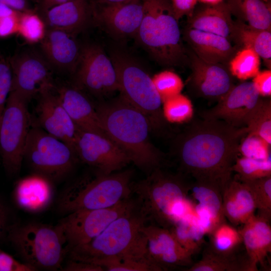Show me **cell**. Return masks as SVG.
Here are the masks:
<instances>
[{"label":"cell","instance_id":"6da1fadb","mask_svg":"<svg viewBox=\"0 0 271 271\" xmlns=\"http://www.w3.org/2000/svg\"><path fill=\"white\" fill-rule=\"evenodd\" d=\"M248 132L220 120H195L178 136L174 153L182 174L208 183L223 193L232 179L241 140Z\"/></svg>","mask_w":271,"mask_h":271},{"label":"cell","instance_id":"7a4b0ae2","mask_svg":"<svg viewBox=\"0 0 271 271\" xmlns=\"http://www.w3.org/2000/svg\"><path fill=\"white\" fill-rule=\"evenodd\" d=\"M107 137L129 157L131 162L148 174L162 168L163 156L150 138L151 124L148 117L120 94L95 107Z\"/></svg>","mask_w":271,"mask_h":271},{"label":"cell","instance_id":"3957f363","mask_svg":"<svg viewBox=\"0 0 271 271\" xmlns=\"http://www.w3.org/2000/svg\"><path fill=\"white\" fill-rule=\"evenodd\" d=\"M181 173L172 174L158 168L145 179L131 182L136 209L151 224L169 229L190 213L188 198L191 184Z\"/></svg>","mask_w":271,"mask_h":271},{"label":"cell","instance_id":"277c9868","mask_svg":"<svg viewBox=\"0 0 271 271\" xmlns=\"http://www.w3.org/2000/svg\"><path fill=\"white\" fill-rule=\"evenodd\" d=\"M145 224V219L135 208L113 220L88 243L71 249L67 255L70 259L95 264L111 257L144 260L153 264L148 257L147 240L142 231Z\"/></svg>","mask_w":271,"mask_h":271},{"label":"cell","instance_id":"5b68a950","mask_svg":"<svg viewBox=\"0 0 271 271\" xmlns=\"http://www.w3.org/2000/svg\"><path fill=\"white\" fill-rule=\"evenodd\" d=\"M178 22L170 0H145L143 19L134 38L159 64L179 66L186 56Z\"/></svg>","mask_w":271,"mask_h":271},{"label":"cell","instance_id":"8992f818","mask_svg":"<svg viewBox=\"0 0 271 271\" xmlns=\"http://www.w3.org/2000/svg\"><path fill=\"white\" fill-rule=\"evenodd\" d=\"M94 172L93 176L82 177L64 189L57 203L60 213L66 215L78 210L107 208L131 196L132 170L108 175Z\"/></svg>","mask_w":271,"mask_h":271},{"label":"cell","instance_id":"52a82bcc","mask_svg":"<svg viewBox=\"0 0 271 271\" xmlns=\"http://www.w3.org/2000/svg\"><path fill=\"white\" fill-rule=\"evenodd\" d=\"M7 242L23 262L36 270H61L67 255L65 239L57 224L20 223L17 221L10 228Z\"/></svg>","mask_w":271,"mask_h":271},{"label":"cell","instance_id":"ba28073f","mask_svg":"<svg viewBox=\"0 0 271 271\" xmlns=\"http://www.w3.org/2000/svg\"><path fill=\"white\" fill-rule=\"evenodd\" d=\"M109 57L116 73L120 95L148 117L152 128L161 127L165 120L162 102L152 77L134 58L121 49L111 50Z\"/></svg>","mask_w":271,"mask_h":271},{"label":"cell","instance_id":"9c48e42d","mask_svg":"<svg viewBox=\"0 0 271 271\" xmlns=\"http://www.w3.org/2000/svg\"><path fill=\"white\" fill-rule=\"evenodd\" d=\"M26 159L36 174L59 181L74 169L78 157L68 144L40 127L30 128L24 150Z\"/></svg>","mask_w":271,"mask_h":271},{"label":"cell","instance_id":"30bf717a","mask_svg":"<svg viewBox=\"0 0 271 271\" xmlns=\"http://www.w3.org/2000/svg\"><path fill=\"white\" fill-rule=\"evenodd\" d=\"M28 103L11 91L0 122V155L4 170L10 177L20 173L24 160L31 128Z\"/></svg>","mask_w":271,"mask_h":271},{"label":"cell","instance_id":"8fae6325","mask_svg":"<svg viewBox=\"0 0 271 271\" xmlns=\"http://www.w3.org/2000/svg\"><path fill=\"white\" fill-rule=\"evenodd\" d=\"M135 208L134 200L131 196L111 207L78 210L65 215L57 225L65 239L67 254L72 248L91 241L113 220Z\"/></svg>","mask_w":271,"mask_h":271},{"label":"cell","instance_id":"7c38bea8","mask_svg":"<svg viewBox=\"0 0 271 271\" xmlns=\"http://www.w3.org/2000/svg\"><path fill=\"white\" fill-rule=\"evenodd\" d=\"M77 85L97 97L119 91L116 73L109 57L96 44L82 47L76 68Z\"/></svg>","mask_w":271,"mask_h":271},{"label":"cell","instance_id":"4fadbf2b","mask_svg":"<svg viewBox=\"0 0 271 271\" xmlns=\"http://www.w3.org/2000/svg\"><path fill=\"white\" fill-rule=\"evenodd\" d=\"M74 150L82 162L104 175L121 171L131 163L127 155L109 138L79 129Z\"/></svg>","mask_w":271,"mask_h":271},{"label":"cell","instance_id":"5bb4252c","mask_svg":"<svg viewBox=\"0 0 271 271\" xmlns=\"http://www.w3.org/2000/svg\"><path fill=\"white\" fill-rule=\"evenodd\" d=\"M262 98L252 82L234 85L212 108L203 112V118L222 120L237 127H246Z\"/></svg>","mask_w":271,"mask_h":271},{"label":"cell","instance_id":"9a60e30c","mask_svg":"<svg viewBox=\"0 0 271 271\" xmlns=\"http://www.w3.org/2000/svg\"><path fill=\"white\" fill-rule=\"evenodd\" d=\"M9 62L12 72L11 91L27 102L54 87L48 63L40 56L24 53L13 57Z\"/></svg>","mask_w":271,"mask_h":271},{"label":"cell","instance_id":"2e32d148","mask_svg":"<svg viewBox=\"0 0 271 271\" xmlns=\"http://www.w3.org/2000/svg\"><path fill=\"white\" fill-rule=\"evenodd\" d=\"M142 231L147 240L150 260L163 270L177 267H190L192 255L177 241L168 229L145 224Z\"/></svg>","mask_w":271,"mask_h":271},{"label":"cell","instance_id":"e0dca14e","mask_svg":"<svg viewBox=\"0 0 271 271\" xmlns=\"http://www.w3.org/2000/svg\"><path fill=\"white\" fill-rule=\"evenodd\" d=\"M98 5V9L93 7V15L110 34L117 38L135 37L143 19L145 1Z\"/></svg>","mask_w":271,"mask_h":271},{"label":"cell","instance_id":"ac0fdd59","mask_svg":"<svg viewBox=\"0 0 271 271\" xmlns=\"http://www.w3.org/2000/svg\"><path fill=\"white\" fill-rule=\"evenodd\" d=\"M190 65V83L200 97L218 101L234 86L231 74L222 64L205 62L193 53Z\"/></svg>","mask_w":271,"mask_h":271},{"label":"cell","instance_id":"d6986e66","mask_svg":"<svg viewBox=\"0 0 271 271\" xmlns=\"http://www.w3.org/2000/svg\"><path fill=\"white\" fill-rule=\"evenodd\" d=\"M39 96L37 112L41 128L63 141L74 150L78 128L62 104L58 95L53 94L51 90L41 93Z\"/></svg>","mask_w":271,"mask_h":271},{"label":"cell","instance_id":"ffe728a7","mask_svg":"<svg viewBox=\"0 0 271 271\" xmlns=\"http://www.w3.org/2000/svg\"><path fill=\"white\" fill-rule=\"evenodd\" d=\"M45 57L51 65L62 70L75 71L82 47L73 36L66 31L50 28L41 42Z\"/></svg>","mask_w":271,"mask_h":271},{"label":"cell","instance_id":"44dd1931","mask_svg":"<svg viewBox=\"0 0 271 271\" xmlns=\"http://www.w3.org/2000/svg\"><path fill=\"white\" fill-rule=\"evenodd\" d=\"M58 96L78 129L108 137L95 107L78 88L62 87L58 90Z\"/></svg>","mask_w":271,"mask_h":271},{"label":"cell","instance_id":"7402d4cb","mask_svg":"<svg viewBox=\"0 0 271 271\" xmlns=\"http://www.w3.org/2000/svg\"><path fill=\"white\" fill-rule=\"evenodd\" d=\"M270 222L254 215L239 230L252 271L257 270L258 264L265 266V260L271 252Z\"/></svg>","mask_w":271,"mask_h":271},{"label":"cell","instance_id":"603a6c76","mask_svg":"<svg viewBox=\"0 0 271 271\" xmlns=\"http://www.w3.org/2000/svg\"><path fill=\"white\" fill-rule=\"evenodd\" d=\"M93 8L90 0H69L50 8L44 13L50 28L74 34L87 26L93 14Z\"/></svg>","mask_w":271,"mask_h":271},{"label":"cell","instance_id":"cb8c5ba5","mask_svg":"<svg viewBox=\"0 0 271 271\" xmlns=\"http://www.w3.org/2000/svg\"><path fill=\"white\" fill-rule=\"evenodd\" d=\"M232 14L224 1L216 4H204L189 16L188 28L229 38L233 31Z\"/></svg>","mask_w":271,"mask_h":271},{"label":"cell","instance_id":"d4e9b609","mask_svg":"<svg viewBox=\"0 0 271 271\" xmlns=\"http://www.w3.org/2000/svg\"><path fill=\"white\" fill-rule=\"evenodd\" d=\"M51 181L35 174L20 180L15 185L13 197L20 208L31 213L41 212L52 200L53 190Z\"/></svg>","mask_w":271,"mask_h":271},{"label":"cell","instance_id":"484cf974","mask_svg":"<svg viewBox=\"0 0 271 271\" xmlns=\"http://www.w3.org/2000/svg\"><path fill=\"white\" fill-rule=\"evenodd\" d=\"M184 35L194 53L205 62L223 64L234 55V49L227 38L188 28Z\"/></svg>","mask_w":271,"mask_h":271},{"label":"cell","instance_id":"4316f807","mask_svg":"<svg viewBox=\"0 0 271 271\" xmlns=\"http://www.w3.org/2000/svg\"><path fill=\"white\" fill-rule=\"evenodd\" d=\"M224 216L232 225H243L253 216L254 200L247 186L236 177L232 178L222 193Z\"/></svg>","mask_w":271,"mask_h":271},{"label":"cell","instance_id":"83f0119b","mask_svg":"<svg viewBox=\"0 0 271 271\" xmlns=\"http://www.w3.org/2000/svg\"><path fill=\"white\" fill-rule=\"evenodd\" d=\"M232 15L249 26L271 30L270 5L265 0H226Z\"/></svg>","mask_w":271,"mask_h":271},{"label":"cell","instance_id":"f1b7e54d","mask_svg":"<svg viewBox=\"0 0 271 271\" xmlns=\"http://www.w3.org/2000/svg\"><path fill=\"white\" fill-rule=\"evenodd\" d=\"M237 253V252H236ZM223 254L215 252L209 247L206 248L198 262L193 263L187 271H252L245 251Z\"/></svg>","mask_w":271,"mask_h":271},{"label":"cell","instance_id":"f546056e","mask_svg":"<svg viewBox=\"0 0 271 271\" xmlns=\"http://www.w3.org/2000/svg\"><path fill=\"white\" fill-rule=\"evenodd\" d=\"M232 36L242 45L255 52L264 60L270 62L271 31L249 26L239 21L234 22Z\"/></svg>","mask_w":271,"mask_h":271},{"label":"cell","instance_id":"4dcf8cb0","mask_svg":"<svg viewBox=\"0 0 271 271\" xmlns=\"http://www.w3.org/2000/svg\"><path fill=\"white\" fill-rule=\"evenodd\" d=\"M168 229L179 243L192 255L199 251L205 234L196 215L176 223Z\"/></svg>","mask_w":271,"mask_h":271},{"label":"cell","instance_id":"1f68e13d","mask_svg":"<svg viewBox=\"0 0 271 271\" xmlns=\"http://www.w3.org/2000/svg\"><path fill=\"white\" fill-rule=\"evenodd\" d=\"M190 191L197 203L208 209L221 222L226 221L222 205V192L217 186L208 183L195 181Z\"/></svg>","mask_w":271,"mask_h":271},{"label":"cell","instance_id":"d6a6232c","mask_svg":"<svg viewBox=\"0 0 271 271\" xmlns=\"http://www.w3.org/2000/svg\"><path fill=\"white\" fill-rule=\"evenodd\" d=\"M209 248L215 252L231 254L237 252L242 243L239 230L226 221L219 224L209 234Z\"/></svg>","mask_w":271,"mask_h":271},{"label":"cell","instance_id":"836d02e7","mask_svg":"<svg viewBox=\"0 0 271 271\" xmlns=\"http://www.w3.org/2000/svg\"><path fill=\"white\" fill-rule=\"evenodd\" d=\"M260 64L259 56L251 49L243 48L230 60L228 70L232 76L246 80L258 73Z\"/></svg>","mask_w":271,"mask_h":271},{"label":"cell","instance_id":"e575fe53","mask_svg":"<svg viewBox=\"0 0 271 271\" xmlns=\"http://www.w3.org/2000/svg\"><path fill=\"white\" fill-rule=\"evenodd\" d=\"M232 169L241 181L271 176V157L260 160L238 156Z\"/></svg>","mask_w":271,"mask_h":271},{"label":"cell","instance_id":"d590c367","mask_svg":"<svg viewBox=\"0 0 271 271\" xmlns=\"http://www.w3.org/2000/svg\"><path fill=\"white\" fill-rule=\"evenodd\" d=\"M162 114L165 120L172 123H183L190 121L194 114L191 100L180 93L163 103Z\"/></svg>","mask_w":271,"mask_h":271},{"label":"cell","instance_id":"8d00e7d4","mask_svg":"<svg viewBox=\"0 0 271 271\" xmlns=\"http://www.w3.org/2000/svg\"><path fill=\"white\" fill-rule=\"evenodd\" d=\"M241 182L250 190L258 211L257 215L270 221L271 176Z\"/></svg>","mask_w":271,"mask_h":271},{"label":"cell","instance_id":"74e56055","mask_svg":"<svg viewBox=\"0 0 271 271\" xmlns=\"http://www.w3.org/2000/svg\"><path fill=\"white\" fill-rule=\"evenodd\" d=\"M46 32L45 23L38 14L31 10L20 13L18 33L27 42H41Z\"/></svg>","mask_w":271,"mask_h":271},{"label":"cell","instance_id":"f35d334b","mask_svg":"<svg viewBox=\"0 0 271 271\" xmlns=\"http://www.w3.org/2000/svg\"><path fill=\"white\" fill-rule=\"evenodd\" d=\"M246 127L248 132L258 136L271 145L270 99H262Z\"/></svg>","mask_w":271,"mask_h":271},{"label":"cell","instance_id":"ab89813d","mask_svg":"<svg viewBox=\"0 0 271 271\" xmlns=\"http://www.w3.org/2000/svg\"><path fill=\"white\" fill-rule=\"evenodd\" d=\"M152 78L162 103L181 93L184 86L181 78L172 71H161L154 75Z\"/></svg>","mask_w":271,"mask_h":271},{"label":"cell","instance_id":"60d3db41","mask_svg":"<svg viewBox=\"0 0 271 271\" xmlns=\"http://www.w3.org/2000/svg\"><path fill=\"white\" fill-rule=\"evenodd\" d=\"M238 152L241 156L257 160H264L271 157L270 145L250 132L241 140Z\"/></svg>","mask_w":271,"mask_h":271},{"label":"cell","instance_id":"b9f144b4","mask_svg":"<svg viewBox=\"0 0 271 271\" xmlns=\"http://www.w3.org/2000/svg\"><path fill=\"white\" fill-rule=\"evenodd\" d=\"M96 265L108 271H162L149 261L127 258H105L98 262Z\"/></svg>","mask_w":271,"mask_h":271},{"label":"cell","instance_id":"7bdbcfd3","mask_svg":"<svg viewBox=\"0 0 271 271\" xmlns=\"http://www.w3.org/2000/svg\"><path fill=\"white\" fill-rule=\"evenodd\" d=\"M12 72L9 61L0 55V122L11 90Z\"/></svg>","mask_w":271,"mask_h":271},{"label":"cell","instance_id":"ee69618b","mask_svg":"<svg viewBox=\"0 0 271 271\" xmlns=\"http://www.w3.org/2000/svg\"><path fill=\"white\" fill-rule=\"evenodd\" d=\"M16 221L11 206L0 195V245L7 242V236L10 228Z\"/></svg>","mask_w":271,"mask_h":271},{"label":"cell","instance_id":"f6af8a7d","mask_svg":"<svg viewBox=\"0 0 271 271\" xmlns=\"http://www.w3.org/2000/svg\"><path fill=\"white\" fill-rule=\"evenodd\" d=\"M195 210L198 222L205 234L209 235L222 223L208 209L203 206L195 204Z\"/></svg>","mask_w":271,"mask_h":271},{"label":"cell","instance_id":"bcb514c9","mask_svg":"<svg viewBox=\"0 0 271 271\" xmlns=\"http://www.w3.org/2000/svg\"><path fill=\"white\" fill-rule=\"evenodd\" d=\"M255 89L261 97H269L271 95V71H259L253 77L252 81Z\"/></svg>","mask_w":271,"mask_h":271},{"label":"cell","instance_id":"7dc6e473","mask_svg":"<svg viewBox=\"0 0 271 271\" xmlns=\"http://www.w3.org/2000/svg\"><path fill=\"white\" fill-rule=\"evenodd\" d=\"M0 271H36L32 266L21 262L0 249Z\"/></svg>","mask_w":271,"mask_h":271},{"label":"cell","instance_id":"c3c4849f","mask_svg":"<svg viewBox=\"0 0 271 271\" xmlns=\"http://www.w3.org/2000/svg\"><path fill=\"white\" fill-rule=\"evenodd\" d=\"M20 13L0 17V38L8 37L18 33Z\"/></svg>","mask_w":271,"mask_h":271},{"label":"cell","instance_id":"681fc988","mask_svg":"<svg viewBox=\"0 0 271 271\" xmlns=\"http://www.w3.org/2000/svg\"><path fill=\"white\" fill-rule=\"evenodd\" d=\"M174 15L177 20L189 16L196 8L198 0H170Z\"/></svg>","mask_w":271,"mask_h":271},{"label":"cell","instance_id":"f907efd6","mask_svg":"<svg viewBox=\"0 0 271 271\" xmlns=\"http://www.w3.org/2000/svg\"><path fill=\"white\" fill-rule=\"evenodd\" d=\"M61 270L63 271H103V268L98 265L70 259Z\"/></svg>","mask_w":271,"mask_h":271},{"label":"cell","instance_id":"816d5d0a","mask_svg":"<svg viewBox=\"0 0 271 271\" xmlns=\"http://www.w3.org/2000/svg\"><path fill=\"white\" fill-rule=\"evenodd\" d=\"M0 3L20 12L31 10L28 0H0Z\"/></svg>","mask_w":271,"mask_h":271},{"label":"cell","instance_id":"f5cc1de1","mask_svg":"<svg viewBox=\"0 0 271 271\" xmlns=\"http://www.w3.org/2000/svg\"><path fill=\"white\" fill-rule=\"evenodd\" d=\"M68 1L69 0H41L40 7L41 11L44 13L51 8Z\"/></svg>","mask_w":271,"mask_h":271},{"label":"cell","instance_id":"db71d44e","mask_svg":"<svg viewBox=\"0 0 271 271\" xmlns=\"http://www.w3.org/2000/svg\"><path fill=\"white\" fill-rule=\"evenodd\" d=\"M18 12H20L15 11L0 3V17L15 14Z\"/></svg>","mask_w":271,"mask_h":271},{"label":"cell","instance_id":"11a10c76","mask_svg":"<svg viewBox=\"0 0 271 271\" xmlns=\"http://www.w3.org/2000/svg\"><path fill=\"white\" fill-rule=\"evenodd\" d=\"M131 1L133 0H96V3L98 5H112L125 3Z\"/></svg>","mask_w":271,"mask_h":271},{"label":"cell","instance_id":"9f6ffc18","mask_svg":"<svg viewBox=\"0 0 271 271\" xmlns=\"http://www.w3.org/2000/svg\"><path fill=\"white\" fill-rule=\"evenodd\" d=\"M225 0H198L204 4H216L221 3Z\"/></svg>","mask_w":271,"mask_h":271}]
</instances>
